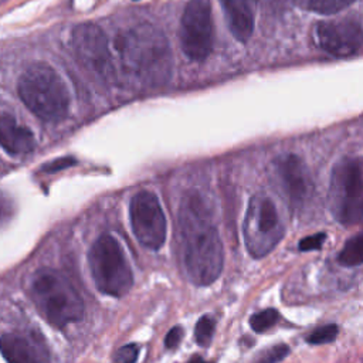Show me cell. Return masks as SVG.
Listing matches in <instances>:
<instances>
[{
    "label": "cell",
    "instance_id": "9c48e42d",
    "mask_svg": "<svg viewBox=\"0 0 363 363\" xmlns=\"http://www.w3.org/2000/svg\"><path fill=\"white\" fill-rule=\"evenodd\" d=\"M129 216L138 241L149 250H159L166 240L167 224L157 196L147 190L136 193L129 204Z\"/></svg>",
    "mask_w": 363,
    "mask_h": 363
},
{
    "label": "cell",
    "instance_id": "e0dca14e",
    "mask_svg": "<svg viewBox=\"0 0 363 363\" xmlns=\"http://www.w3.org/2000/svg\"><path fill=\"white\" fill-rule=\"evenodd\" d=\"M301 7L320 14H333L349 7L354 0H295Z\"/></svg>",
    "mask_w": 363,
    "mask_h": 363
},
{
    "label": "cell",
    "instance_id": "484cf974",
    "mask_svg": "<svg viewBox=\"0 0 363 363\" xmlns=\"http://www.w3.org/2000/svg\"><path fill=\"white\" fill-rule=\"evenodd\" d=\"M182 337H183V329H182L180 326H174V328H172V329L167 332L166 339H164V345H166V347H167V349H173V347H176V346L180 343Z\"/></svg>",
    "mask_w": 363,
    "mask_h": 363
},
{
    "label": "cell",
    "instance_id": "4fadbf2b",
    "mask_svg": "<svg viewBox=\"0 0 363 363\" xmlns=\"http://www.w3.org/2000/svg\"><path fill=\"white\" fill-rule=\"evenodd\" d=\"M0 353L7 363H52L43 336L28 330L3 333Z\"/></svg>",
    "mask_w": 363,
    "mask_h": 363
},
{
    "label": "cell",
    "instance_id": "44dd1931",
    "mask_svg": "<svg viewBox=\"0 0 363 363\" xmlns=\"http://www.w3.org/2000/svg\"><path fill=\"white\" fill-rule=\"evenodd\" d=\"M337 326L333 325V323H329V325H323L318 329H315L309 337H308V342L312 343V345H323V343H329L332 340L336 339L337 336Z\"/></svg>",
    "mask_w": 363,
    "mask_h": 363
},
{
    "label": "cell",
    "instance_id": "6da1fadb",
    "mask_svg": "<svg viewBox=\"0 0 363 363\" xmlns=\"http://www.w3.org/2000/svg\"><path fill=\"white\" fill-rule=\"evenodd\" d=\"M179 221L190 281L199 286L213 284L223 271L224 250L208 207L199 191H190L183 197Z\"/></svg>",
    "mask_w": 363,
    "mask_h": 363
},
{
    "label": "cell",
    "instance_id": "603a6c76",
    "mask_svg": "<svg viewBox=\"0 0 363 363\" xmlns=\"http://www.w3.org/2000/svg\"><path fill=\"white\" fill-rule=\"evenodd\" d=\"M326 240L325 233H316L313 235H308L299 241V250L301 251H312L322 248V244Z\"/></svg>",
    "mask_w": 363,
    "mask_h": 363
},
{
    "label": "cell",
    "instance_id": "8992f818",
    "mask_svg": "<svg viewBox=\"0 0 363 363\" xmlns=\"http://www.w3.org/2000/svg\"><path fill=\"white\" fill-rule=\"evenodd\" d=\"M89 269L96 288L111 296H123L133 285V274L121 244L109 234L95 240L88 252Z\"/></svg>",
    "mask_w": 363,
    "mask_h": 363
},
{
    "label": "cell",
    "instance_id": "8fae6325",
    "mask_svg": "<svg viewBox=\"0 0 363 363\" xmlns=\"http://www.w3.org/2000/svg\"><path fill=\"white\" fill-rule=\"evenodd\" d=\"M312 38L320 50L335 57H350L360 51L362 26L352 18L319 21L313 26Z\"/></svg>",
    "mask_w": 363,
    "mask_h": 363
},
{
    "label": "cell",
    "instance_id": "5bb4252c",
    "mask_svg": "<svg viewBox=\"0 0 363 363\" xmlns=\"http://www.w3.org/2000/svg\"><path fill=\"white\" fill-rule=\"evenodd\" d=\"M228 30L235 40L245 43L254 31L257 0H220Z\"/></svg>",
    "mask_w": 363,
    "mask_h": 363
},
{
    "label": "cell",
    "instance_id": "ffe728a7",
    "mask_svg": "<svg viewBox=\"0 0 363 363\" xmlns=\"http://www.w3.org/2000/svg\"><path fill=\"white\" fill-rule=\"evenodd\" d=\"M214 335V320L210 316H201L194 328L196 342L200 346H208Z\"/></svg>",
    "mask_w": 363,
    "mask_h": 363
},
{
    "label": "cell",
    "instance_id": "3957f363",
    "mask_svg": "<svg viewBox=\"0 0 363 363\" xmlns=\"http://www.w3.org/2000/svg\"><path fill=\"white\" fill-rule=\"evenodd\" d=\"M17 91L24 105L43 121L57 122L68 113L69 92L67 84L45 62L28 65L18 78Z\"/></svg>",
    "mask_w": 363,
    "mask_h": 363
},
{
    "label": "cell",
    "instance_id": "cb8c5ba5",
    "mask_svg": "<svg viewBox=\"0 0 363 363\" xmlns=\"http://www.w3.org/2000/svg\"><path fill=\"white\" fill-rule=\"evenodd\" d=\"M77 163V160L74 157H60V159H55L50 163H45L43 166V172H47V173H54V172H58L61 169H65V167H69V166H74Z\"/></svg>",
    "mask_w": 363,
    "mask_h": 363
},
{
    "label": "cell",
    "instance_id": "5b68a950",
    "mask_svg": "<svg viewBox=\"0 0 363 363\" xmlns=\"http://www.w3.org/2000/svg\"><path fill=\"white\" fill-rule=\"evenodd\" d=\"M328 199L330 211L340 224L353 225L362 221L363 166L359 157H345L333 166Z\"/></svg>",
    "mask_w": 363,
    "mask_h": 363
},
{
    "label": "cell",
    "instance_id": "7a4b0ae2",
    "mask_svg": "<svg viewBox=\"0 0 363 363\" xmlns=\"http://www.w3.org/2000/svg\"><path fill=\"white\" fill-rule=\"evenodd\" d=\"M121 67L147 86L163 85L172 75V51L166 35L149 23L136 24L115 38Z\"/></svg>",
    "mask_w": 363,
    "mask_h": 363
},
{
    "label": "cell",
    "instance_id": "ba28073f",
    "mask_svg": "<svg viewBox=\"0 0 363 363\" xmlns=\"http://www.w3.org/2000/svg\"><path fill=\"white\" fill-rule=\"evenodd\" d=\"M210 0H190L180 20V45L191 61H204L213 50Z\"/></svg>",
    "mask_w": 363,
    "mask_h": 363
},
{
    "label": "cell",
    "instance_id": "52a82bcc",
    "mask_svg": "<svg viewBox=\"0 0 363 363\" xmlns=\"http://www.w3.org/2000/svg\"><path fill=\"white\" fill-rule=\"evenodd\" d=\"M244 240L248 252L254 258L269 254L285 234L275 203L265 194L251 197L244 217Z\"/></svg>",
    "mask_w": 363,
    "mask_h": 363
},
{
    "label": "cell",
    "instance_id": "30bf717a",
    "mask_svg": "<svg viewBox=\"0 0 363 363\" xmlns=\"http://www.w3.org/2000/svg\"><path fill=\"white\" fill-rule=\"evenodd\" d=\"M72 48L85 68L109 79L113 75V61L105 33L92 23H84L72 30Z\"/></svg>",
    "mask_w": 363,
    "mask_h": 363
},
{
    "label": "cell",
    "instance_id": "2e32d148",
    "mask_svg": "<svg viewBox=\"0 0 363 363\" xmlns=\"http://www.w3.org/2000/svg\"><path fill=\"white\" fill-rule=\"evenodd\" d=\"M362 247L363 235L359 233L346 241L343 250L337 255V261L345 267H359L363 261Z\"/></svg>",
    "mask_w": 363,
    "mask_h": 363
},
{
    "label": "cell",
    "instance_id": "277c9868",
    "mask_svg": "<svg viewBox=\"0 0 363 363\" xmlns=\"http://www.w3.org/2000/svg\"><path fill=\"white\" fill-rule=\"evenodd\" d=\"M31 298L44 319L64 328L69 322L79 320L84 315V302L71 281L55 269H40L31 281Z\"/></svg>",
    "mask_w": 363,
    "mask_h": 363
},
{
    "label": "cell",
    "instance_id": "d4e9b609",
    "mask_svg": "<svg viewBox=\"0 0 363 363\" xmlns=\"http://www.w3.org/2000/svg\"><path fill=\"white\" fill-rule=\"evenodd\" d=\"M13 211H14V207L11 200L0 193V225L4 224L7 220H10Z\"/></svg>",
    "mask_w": 363,
    "mask_h": 363
},
{
    "label": "cell",
    "instance_id": "9a60e30c",
    "mask_svg": "<svg viewBox=\"0 0 363 363\" xmlns=\"http://www.w3.org/2000/svg\"><path fill=\"white\" fill-rule=\"evenodd\" d=\"M0 146L11 156L30 153L35 146L33 132L9 113H0Z\"/></svg>",
    "mask_w": 363,
    "mask_h": 363
},
{
    "label": "cell",
    "instance_id": "7402d4cb",
    "mask_svg": "<svg viewBox=\"0 0 363 363\" xmlns=\"http://www.w3.org/2000/svg\"><path fill=\"white\" fill-rule=\"evenodd\" d=\"M139 347L135 343H129L122 346L115 353V363H135L138 359Z\"/></svg>",
    "mask_w": 363,
    "mask_h": 363
},
{
    "label": "cell",
    "instance_id": "7c38bea8",
    "mask_svg": "<svg viewBox=\"0 0 363 363\" xmlns=\"http://www.w3.org/2000/svg\"><path fill=\"white\" fill-rule=\"evenodd\" d=\"M274 169L291 207H303L313 193V182L303 160L294 153H285L275 159Z\"/></svg>",
    "mask_w": 363,
    "mask_h": 363
},
{
    "label": "cell",
    "instance_id": "4316f807",
    "mask_svg": "<svg viewBox=\"0 0 363 363\" xmlns=\"http://www.w3.org/2000/svg\"><path fill=\"white\" fill-rule=\"evenodd\" d=\"M187 363H207V362H204L200 356H194V357H191Z\"/></svg>",
    "mask_w": 363,
    "mask_h": 363
},
{
    "label": "cell",
    "instance_id": "d6986e66",
    "mask_svg": "<svg viewBox=\"0 0 363 363\" xmlns=\"http://www.w3.org/2000/svg\"><path fill=\"white\" fill-rule=\"evenodd\" d=\"M288 353H289V347L285 343H278L261 350L255 356L252 363H278L284 360Z\"/></svg>",
    "mask_w": 363,
    "mask_h": 363
},
{
    "label": "cell",
    "instance_id": "ac0fdd59",
    "mask_svg": "<svg viewBox=\"0 0 363 363\" xmlns=\"http://www.w3.org/2000/svg\"><path fill=\"white\" fill-rule=\"evenodd\" d=\"M277 320H278L277 309L268 308V309H264V311H259V312L254 313L250 318V325H251L254 332L259 333V332H265L269 328H272L277 323Z\"/></svg>",
    "mask_w": 363,
    "mask_h": 363
}]
</instances>
